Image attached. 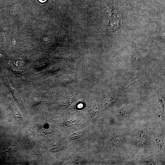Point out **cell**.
<instances>
[{"label": "cell", "instance_id": "cell-2", "mask_svg": "<svg viewBox=\"0 0 165 165\" xmlns=\"http://www.w3.org/2000/svg\"><path fill=\"white\" fill-rule=\"evenodd\" d=\"M122 139V137L120 136H117L114 137L112 139L113 142L115 144H118L119 143Z\"/></svg>", "mask_w": 165, "mask_h": 165}, {"label": "cell", "instance_id": "cell-3", "mask_svg": "<svg viewBox=\"0 0 165 165\" xmlns=\"http://www.w3.org/2000/svg\"><path fill=\"white\" fill-rule=\"evenodd\" d=\"M39 2L41 3H44L47 1V0H38Z\"/></svg>", "mask_w": 165, "mask_h": 165}, {"label": "cell", "instance_id": "cell-1", "mask_svg": "<svg viewBox=\"0 0 165 165\" xmlns=\"http://www.w3.org/2000/svg\"><path fill=\"white\" fill-rule=\"evenodd\" d=\"M83 133L82 131L74 133L72 135L71 138L73 139L78 138L82 135Z\"/></svg>", "mask_w": 165, "mask_h": 165}]
</instances>
